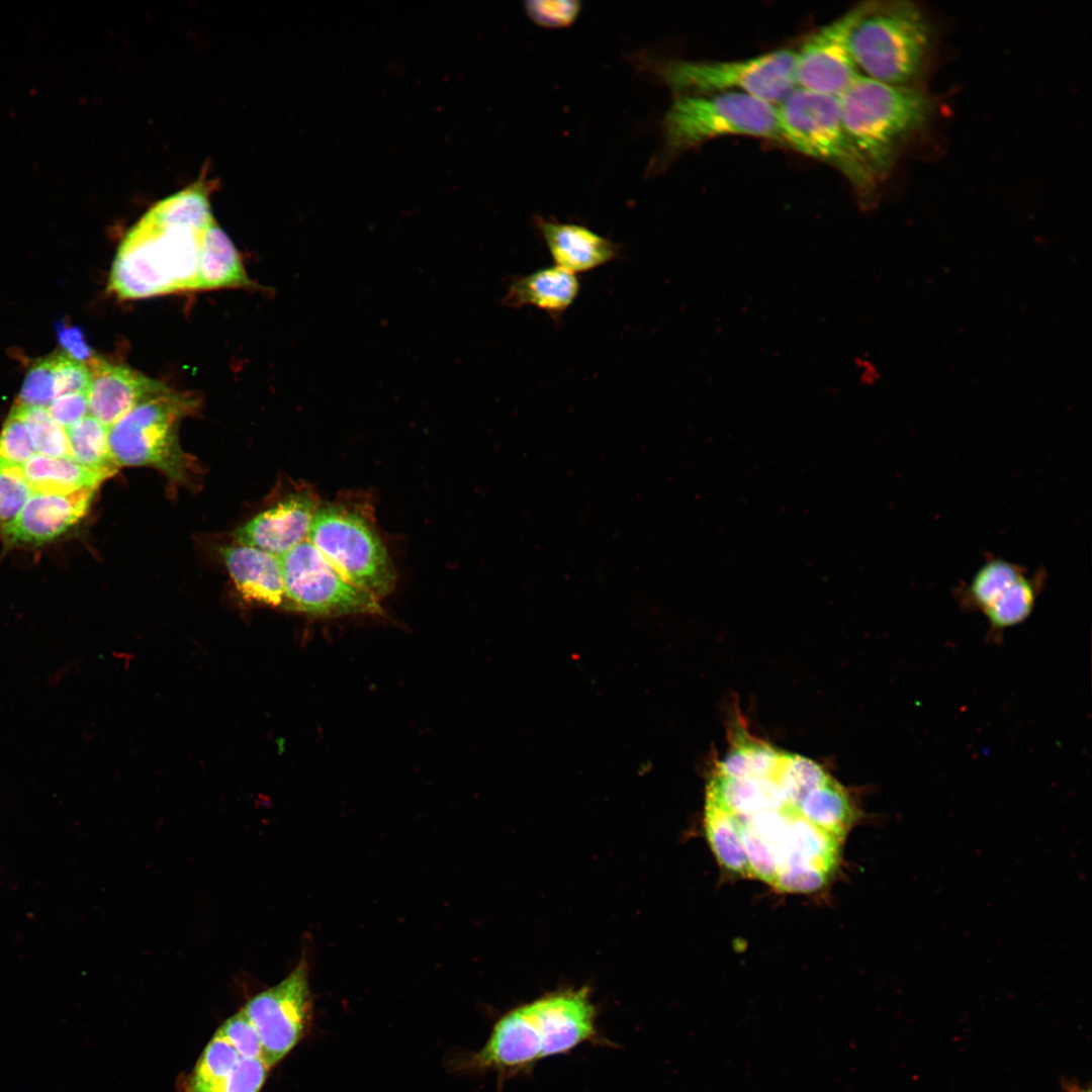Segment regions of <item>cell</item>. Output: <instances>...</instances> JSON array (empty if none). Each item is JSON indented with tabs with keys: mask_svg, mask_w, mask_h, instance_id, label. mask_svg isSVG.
<instances>
[{
	"mask_svg": "<svg viewBox=\"0 0 1092 1092\" xmlns=\"http://www.w3.org/2000/svg\"><path fill=\"white\" fill-rule=\"evenodd\" d=\"M846 133L877 183L903 146L929 122L934 104L915 87L882 83L859 74L838 97Z\"/></svg>",
	"mask_w": 1092,
	"mask_h": 1092,
	"instance_id": "6da1fadb",
	"label": "cell"
},
{
	"mask_svg": "<svg viewBox=\"0 0 1092 1092\" xmlns=\"http://www.w3.org/2000/svg\"><path fill=\"white\" fill-rule=\"evenodd\" d=\"M206 229L168 219L150 209L120 244L109 290L123 299L195 290Z\"/></svg>",
	"mask_w": 1092,
	"mask_h": 1092,
	"instance_id": "7a4b0ae2",
	"label": "cell"
},
{
	"mask_svg": "<svg viewBox=\"0 0 1092 1092\" xmlns=\"http://www.w3.org/2000/svg\"><path fill=\"white\" fill-rule=\"evenodd\" d=\"M931 43L928 18L908 1L859 5L849 34V50L857 70L895 86L914 87L927 66Z\"/></svg>",
	"mask_w": 1092,
	"mask_h": 1092,
	"instance_id": "3957f363",
	"label": "cell"
},
{
	"mask_svg": "<svg viewBox=\"0 0 1092 1092\" xmlns=\"http://www.w3.org/2000/svg\"><path fill=\"white\" fill-rule=\"evenodd\" d=\"M747 135L783 143L777 106L745 93L675 96L663 118V147L649 171L709 140Z\"/></svg>",
	"mask_w": 1092,
	"mask_h": 1092,
	"instance_id": "277c9868",
	"label": "cell"
},
{
	"mask_svg": "<svg viewBox=\"0 0 1092 1092\" xmlns=\"http://www.w3.org/2000/svg\"><path fill=\"white\" fill-rule=\"evenodd\" d=\"M783 143L838 170L866 201L878 183L844 128L837 96L797 87L777 105Z\"/></svg>",
	"mask_w": 1092,
	"mask_h": 1092,
	"instance_id": "5b68a950",
	"label": "cell"
},
{
	"mask_svg": "<svg viewBox=\"0 0 1092 1092\" xmlns=\"http://www.w3.org/2000/svg\"><path fill=\"white\" fill-rule=\"evenodd\" d=\"M197 406L193 394L170 391L133 407L108 429L117 466H154L173 480L185 481L191 460L180 446L178 425Z\"/></svg>",
	"mask_w": 1092,
	"mask_h": 1092,
	"instance_id": "8992f818",
	"label": "cell"
},
{
	"mask_svg": "<svg viewBox=\"0 0 1092 1092\" xmlns=\"http://www.w3.org/2000/svg\"><path fill=\"white\" fill-rule=\"evenodd\" d=\"M795 57L782 49L733 61L667 60L655 72L674 97L740 92L777 106L797 88Z\"/></svg>",
	"mask_w": 1092,
	"mask_h": 1092,
	"instance_id": "52a82bcc",
	"label": "cell"
},
{
	"mask_svg": "<svg viewBox=\"0 0 1092 1092\" xmlns=\"http://www.w3.org/2000/svg\"><path fill=\"white\" fill-rule=\"evenodd\" d=\"M307 540L351 583L377 599L392 590L391 561L363 511L338 503L318 507Z\"/></svg>",
	"mask_w": 1092,
	"mask_h": 1092,
	"instance_id": "ba28073f",
	"label": "cell"
},
{
	"mask_svg": "<svg viewBox=\"0 0 1092 1092\" xmlns=\"http://www.w3.org/2000/svg\"><path fill=\"white\" fill-rule=\"evenodd\" d=\"M279 560L291 609L324 617L381 613L378 599L348 581L307 539Z\"/></svg>",
	"mask_w": 1092,
	"mask_h": 1092,
	"instance_id": "9c48e42d",
	"label": "cell"
},
{
	"mask_svg": "<svg viewBox=\"0 0 1092 1092\" xmlns=\"http://www.w3.org/2000/svg\"><path fill=\"white\" fill-rule=\"evenodd\" d=\"M261 1041L269 1068L283 1060L306 1035L312 1019L308 965L304 958L278 984L253 996L242 1008Z\"/></svg>",
	"mask_w": 1092,
	"mask_h": 1092,
	"instance_id": "30bf717a",
	"label": "cell"
},
{
	"mask_svg": "<svg viewBox=\"0 0 1092 1092\" xmlns=\"http://www.w3.org/2000/svg\"><path fill=\"white\" fill-rule=\"evenodd\" d=\"M546 1035L534 1002L517 1007L494 1024L482 1049L452 1061L454 1071H493L499 1079L532 1069L545 1059Z\"/></svg>",
	"mask_w": 1092,
	"mask_h": 1092,
	"instance_id": "8fae6325",
	"label": "cell"
},
{
	"mask_svg": "<svg viewBox=\"0 0 1092 1092\" xmlns=\"http://www.w3.org/2000/svg\"><path fill=\"white\" fill-rule=\"evenodd\" d=\"M858 6L811 34L796 51L797 87L839 97L859 75L849 50Z\"/></svg>",
	"mask_w": 1092,
	"mask_h": 1092,
	"instance_id": "7c38bea8",
	"label": "cell"
},
{
	"mask_svg": "<svg viewBox=\"0 0 1092 1092\" xmlns=\"http://www.w3.org/2000/svg\"><path fill=\"white\" fill-rule=\"evenodd\" d=\"M87 366L91 372L89 415L108 429L140 403L172 391L161 381L98 356Z\"/></svg>",
	"mask_w": 1092,
	"mask_h": 1092,
	"instance_id": "4fadbf2b",
	"label": "cell"
},
{
	"mask_svg": "<svg viewBox=\"0 0 1092 1092\" xmlns=\"http://www.w3.org/2000/svg\"><path fill=\"white\" fill-rule=\"evenodd\" d=\"M96 488L72 492L33 491L18 516L1 530L8 544H40L75 525L87 512Z\"/></svg>",
	"mask_w": 1092,
	"mask_h": 1092,
	"instance_id": "5bb4252c",
	"label": "cell"
},
{
	"mask_svg": "<svg viewBox=\"0 0 1092 1092\" xmlns=\"http://www.w3.org/2000/svg\"><path fill=\"white\" fill-rule=\"evenodd\" d=\"M317 508L310 491L291 493L238 528L234 537L238 544L279 557L307 539Z\"/></svg>",
	"mask_w": 1092,
	"mask_h": 1092,
	"instance_id": "9a60e30c",
	"label": "cell"
},
{
	"mask_svg": "<svg viewBox=\"0 0 1092 1092\" xmlns=\"http://www.w3.org/2000/svg\"><path fill=\"white\" fill-rule=\"evenodd\" d=\"M534 224L556 266L573 274L614 261L619 246L587 226L535 216Z\"/></svg>",
	"mask_w": 1092,
	"mask_h": 1092,
	"instance_id": "2e32d148",
	"label": "cell"
},
{
	"mask_svg": "<svg viewBox=\"0 0 1092 1092\" xmlns=\"http://www.w3.org/2000/svg\"><path fill=\"white\" fill-rule=\"evenodd\" d=\"M579 291L576 274L554 265L512 278L502 303L511 308L533 306L560 323Z\"/></svg>",
	"mask_w": 1092,
	"mask_h": 1092,
	"instance_id": "e0dca14e",
	"label": "cell"
},
{
	"mask_svg": "<svg viewBox=\"0 0 1092 1092\" xmlns=\"http://www.w3.org/2000/svg\"><path fill=\"white\" fill-rule=\"evenodd\" d=\"M220 554L245 600L270 606L283 604L284 585L278 556L241 544L225 546Z\"/></svg>",
	"mask_w": 1092,
	"mask_h": 1092,
	"instance_id": "ac0fdd59",
	"label": "cell"
},
{
	"mask_svg": "<svg viewBox=\"0 0 1092 1092\" xmlns=\"http://www.w3.org/2000/svg\"><path fill=\"white\" fill-rule=\"evenodd\" d=\"M251 285L233 242L213 220L202 238L195 290Z\"/></svg>",
	"mask_w": 1092,
	"mask_h": 1092,
	"instance_id": "d6986e66",
	"label": "cell"
},
{
	"mask_svg": "<svg viewBox=\"0 0 1092 1092\" xmlns=\"http://www.w3.org/2000/svg\"><path fill=\"white\" fill-rule=\"evenodd\" d=\"M840 841L804 819L799 812L789 821L783 842L774 848L778 868L802 862L831 875L837 866Z\"/></svg>",
	"mask_w": 1092,
	"mask_h": 1092,
	"instance_id": "ffe728a7",
	"label": "cell"
},
{
	"mask_svg": "<svg viewBox=\"0 0 1092 1092\" xmlns=\"http://www.w3.org/2000/svg\"><path fill=\"white\" fill-rule=\"evenodd\" d=\"M21 467L33 491L67 493L97 488L107 478L103 473L82 466L70 456L49 457L36 453Z\"/></svg>",
	"mask_w": 1092,
	"mask_h": 1092,
	"instance_id": "44dd1931",
	"label": "cell"
},
{
	"mask_svg": "<svg viewBox=\"0 0 1092 1092\" xmlns=\"http://www.w3.org/2000/svg\"><path fill=\"white\" fill-rule=\"evenodd\" d=\"M799 814L839 841L856 819V811L847 792L831 777L806 796L799 807Z\"/></svg>",
	"mask_w": 1092,
	"mask_h": 1092,
	"instance_id": "7402d4cb",
	"label": "cell"
},
{
	"mask_svg": "<svg viewBox=\"0 0 1092 1092\" xmlns=\"http://www.w3.org/2000/svg\"><path fill=\"white\" fill-rule=\"evenodd\" d=\"M242 1058L216 1030L188 1079L187 1092H226Z\"/></svg>",
	"mask_w": 1092,
	"mask_h": 1092,
	"instance_id": "603a6c76",
	"label": "cell"
},
{
	"mask_svg": "<svg viewBox=\"0 0 1092 1092\" xmlns=\"http://www.w3.org/2000/svg\"><path fill=\"white\" fill-rule=\"evenodd\" d=\"M1024 573V568L1002 558L988 559L959 590L961 604L983 614Z\"/></svg>",
	"mask_w": 1092,
	"mask_h": 1092,
	"instance_id": "cb8c5ba5",
	"label": "cell"
},
{
	"mask_svg": "<svg viewBox=\"0 0 1092 1092\" xmlns=\"http://www.w3.org/2000/svg\"><path fill=\"white\" fill-rule=\"evenodd\" d=\"M705 829L719 863L731 874L751 877L737 818L706 803Z\"/></svg>",
	"mask_w": 1092,
	"mask_h": 1092,
	"instance_id": "d4e9b609",
	"label": "cell"
},
{
	"mask_svg": "<svg viewBox=\"0 0 1092 1092\" xmlns=\"http://www.w3.org/2000/svg\"><path fill=\"white\" fill-rule=\"evenodd\" d=\"M70 457L82 466L111 476L117 469L108 443V428L88 415L66 429Z\"/></svg>",
	"mask_w": 1092,
	"mask_h": 1092,
	"instance_id": "484cf974",
	"label": "cell"
},
{
	"mask_svg": "<svg viewBox=\"0 0 1092 1092\" xmlns=\"http://www.w3.org/2000/svg\"><path fill=\"white\" fill-rule=\"evenodd\" d=\"M1042 580L1023 574L983 615L992 633H1002L1023 623L1032 613Z\"/></svg>",
	"mask_w": 1092,
	"mask_h": 1092,
	"instance_id": "4316f807",
	"label": "cell"
},
{
	"mask_svg": "<svg viewBox=\"0 0 1092 1092\" xmlns=\"http://www.w3.org/2000/svg\"><path fill=\"white\" fill-rule=\"evenodd\" d=\"M15 411L25 423L37 454L49 457L70 456L68 435L43 407H20Z\"/></svg>",
	"mask_w": 1092,
	"mask_h": 1092,
	"instance_id": "83f0119b",
	"label": "cell"
},
{
	"mask_svg": "<svg viewBox=\"0 0 1092 1092\" xmlns=\"http://www.w3.org/2000/svg\"><path fill=\"white\" fill-rule=\"evenodd\" d=\"M58 397L54 356L34 362L24 378L16 406L47 408Z\"/></svg>",
	"mask_w": 1092,
	"mask_h": 1092,
	"instance_id": "f1b7e54d",
	"label": "cell"
},
{
	"mask_svg": "<svg viewBox=\"0 0 1092 1092\" xmlns=\"http://www.w3.org/2000/svg\"><path fill=\"white\" fill-rule=\"evenodd\" d=\"M32 492L22 467L0 457V531L18 516Z\"/></svg>",
	"mask_w": 1092,
	"mask_h": 1092,
	"instance_id": "f546056e",
	"label": "cell"
},
{
	"mask_svg": "<svg viewBox=\"0 0 1092 1092\" xmlns=\"http://www.w3.org/2000/svg\"><path fill=\"white\" fill-rule=\"evenodd\" d=\"M736 818L750 876L775 886L778 863L772 847L755 832L746 819Z\"/></svg>",
	"mask_w": 1092,
	"mask_h": 1092,
	"instance_id": "4dcf8cb0",
	"label": "cell"
},
{
	"mask_svg": "<svg viewBox=\"0 0 1092 1092\" xmlns=\"http://www.w3.org/2000/svg\"><path fill=\"white\" fill-rule=\"evenodd\" d=\"M36 454L27 427L20 416L11 411L0 433V457L22 466Z\"/></svg>",
	"mask_w": 1092,
	"mask_h": 1092,
	"instance_id": "1f68e13d",
	"label": "cell"
},
{
	"mask_svg": "<svg viewBox=\"0 0 1092 1092\" xmlns=\"http://www.w3.org/2000/svg\"><path fill=\"white\" fill-rule=\"evenodd\" d=\"M524 7L533 22L549 28L571 24L580 11V3L575 0H531Z\"/></svg>",
	"mask_w": 1092,
	"mask_h": 1092,
	"instance_id": "d6a6232c",
	"label": "cell"
},
{
	"mask_svg": "<svg viewBox=\"0 0 1092 1092\" xmlns=\"http://www.w3.org/2000/svg\"><path fill=\"white\" fill-rule=\"evenodd\" d=\"M830 875L802 862H787L778 869L775 888L789 893H810L821 889Z\"/></svg>",
	"mask_w": 1092,
	"mask_h": 1092,
	"instance_id": "836d02e7",
	"label": "cell"
},
{
	"mask_svg": "<svg viewBox=\"0 0 1092 1092\" xmlns=\"http://www.w3.org/2000/svg\"><path fill=\"white\" fill-rule=\"evenodd\" d=\"M217 1031L234 1045L241 1056L262 1058L259 1034L242 1010L228 1018Z\"/></svg>",
	"mask_w": 1092,
	"mask_h": 1092,
	"instance_id": "e575fe53",
	"label": "cell"
},
{
	"mask_svg": "<svg viewBox=\"0 0 1092 1092\" xmlns=\"http://www.w3.org/2000/svg\"><path fill=\"white\" fill-rule=\"evenodd\" d=\"M54 356L58 396L71 393L88 394L91 383L89 367L66 354Z\"/></svg>",
	"mask_w": 1092,
	"mask_h": 1092,
	"instance_id": "d590c367",
	"label": "cell"
},
{
	"mask_svg": "<svg viewBox=\"0 0 1092 1092\" xmlns=\"http://www.w3.org/2000/svg\"><path fill=\"white\" fill-rule=\"evenodd\" d=\"M51 417L67 429L88 416V397L85 393L63 394L47 407Z\"/></svg>",
	"mask_w": 1092,
	"mask_h": 1092,
	"instance_id": "8d00e7d4",
	"label": "cell"
},
{
	"mask_svg": "<svg viewBox=\"0 0 1092 1092\" xmlns=\"http://www.w3.org/2000/svg\"><path fill=\"white\" fill-rule=\"evenodd\" d=\"M56 331L60 345L70 358L87 365L96 357L80 327L69 326L64 322H60L56 325Z\"/></svg>",
	"mask_w": 1092,
	"mask_h": 1092,
	"instance_id": "74e56055",
	"label": "cell"
}]
</instances>
